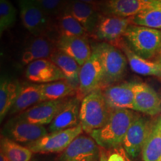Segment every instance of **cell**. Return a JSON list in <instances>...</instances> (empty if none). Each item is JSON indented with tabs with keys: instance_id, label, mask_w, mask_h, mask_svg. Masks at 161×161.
I'll return each instance as SVG.
<instances>
[{
	"instance_id": "1",
	"label": "cell",
	"mask_w": 161,
	"mask_h": 161,
	"mask_svg": "<svg viewBox=\"0 0 161 161\" xmlns=\"http://www.w3.org/2000/svg\"><path fill=\"white\" fill-rule=\"evenodd\" d=\"M137 116L129 109L113 110L106 123L90 135L104 149L118 148L122 146L127 132Z\"/></svg>"
},
{
	"instance_id": "2",
	"label": "cell",
	"mask_w": 161,
	"mask_h": 161,
	"mask_svg": "<svg viewBox=\"0 0 161 161\" xmlns=\"http://www.w3.org/2000/svg\"><path fill=\"white\" fill-rule=\"evenodd\" d=\"M123 40L128 48L141 58L150 60L160 55V30L130 24L125 33Z\"/></svg>"
},
{
	"instance_id": "3",
	"label": "cell",
	"mask_w": 161,
	"mask_h": 161,
	"mask_svg": "<svg viewBox=\"0 0 161 161\" xmlns=\"http://www.w3.org/2000/svg\"><path fill=\"white\" fill-rule=\"evenodd\" d=\"M100 55L103 69L101 89L105 88L119 82L125 75L128 60L119 48L111 44L102 42L92 46Z\"/></svg>"
},
{
	"instance_id": "4",
	"label": "cell",
	"mask_w": 161,
	"mask_h": 161,
	"mask_svg": "<svg viewBox=\"0 0 161 161\" xmlns=\"http://www.w3.org/2000/svg\"><path fill=\"white\" fill-rule=\"evenodd\" d=\"M111 111L102 89L94 90L86 96L81 100L80 108V124L84 131L90 134L102 128Z\"/></svg>"
},
{
	"instance_id": "5",
	"label": "cell",
	"mask_w": 161,
	"mask_h": 161,
	"mask_svg": "<svg viewBox=\"0 0 161 161\" xmlns=\"http://www.w3.org/2000/svg\"><path fill=\"white\" fill-rule=\"evenodd\" d=\"M18 4L24 27L35 37H50V33L55 29L52 17L38 7L33 0H18Z\"/></svg>"
},
{
	"instance_id": "6",
	"label": "cell",
	"mask_w": 161,
	"mask_h": 161,
	"mask_svg": "<svg viewBox=\"0 0 161 161\" xmlns=\"http://www.w3.org/2000/svg\"><path fill=\"white\" fill-rule=\"evenodd\" d=\"M84 131L81 125L66 130L48 133L43 137L27 145L33 153H54L64 152L75 139Z\"/></svg>"
},
{
	"instance_id": "7",
	"label": "cell",
	"mask_w": 161,
	"mask_h": 161,
	"mask_svg": "<svg viewBox=\"0 0 161 161\" xmlns=\"http://www.w3.org/2000/svg\"><path fill=\"white\" fill-rule=\"evenodd\" d=\"M92 50L91 56L80 66L79 84L75 95L80 100L94 90L101 89L103 79L100 55L95 48L92 47Z\"/></svg>"
},
{
	"instance_id": "8",
	"label": "cell",
	"mask_w": 161,
	"mask_h": 161,
	"mask_svg": "<svg viewBox=\"0 0 161 161\" xmlns=\"http://www.w3.org/2000/svg\"><path fill=\"white\" fill-rule=\"evenodd\" d=\"M154 123L155 122L140 115L132 122L122 143L123 148L130 158H137L142 153Z\"/></svg>"
},
{
	"instance_id": "9",
	"label": "cell",
	"mask_w": 161,
	"mask_h": 161,
	"mask_svg": "<svg viewBox=\"0 0 161 161\" xmlns=\"http://www.w3.org/2000/svg\"><path fill=\"white\" fill-rule=\"evenodd\" d=\"M48 134L43 125L30 123L16 117L6 122L3 128L2 136L17 142L29 145L35 142Z\"/></svg>"
},
{
	"instance_id": "10",
	"label": "cell",
	"mask_w": 161,
	"mask_h": 161,
	"mask_svg": "<svg viewBox=\"0 0 161 161\" xmlns=\"http://www.w3.org/2000/svg\"><path fill=\"white\" fill-rule=\"evenodd\" d=\"M130 24V17L101 14L93 37L116 46L123 39L125 33Z\"/></svg>"
},
{
	"instance_id": "11",
	"label": "cell",
	"mask_w": 161,
	"mask_h": 161,
	"mask_svg": "<svg viewBox=\"0 0 161 161\" xmlns=\"http://www.w3.org/2000/svg\"><path fill=\"white\" fill-rule=\"evenodd\" d=\"M98 146L91 136L80 134L64 151L59 161H99Z\"/></svg>"
},
{
	"instance_id": "12",
	"label": "cell",
	"mask_w": 161,
	"mask_h": 161,
	"mask_svg": "<svg viewBox=\"0 0 161 161\" xmlns=\"http://www.w3.org/2000/svg\"><path fill=\"white\" fill-rule=\"evenodd\" d=\"M161 0H105L100 6L104 14L129 18L158 5Z\"/></svg>"
},
{
	"instance_id": "13",
	"label": "cell",
	"mask_w": 161,
	"mask_h": 161,
	"mask_svg": "<svg viewBox=\"0 0 161 161\" xmlns=\"http://www.w3.org/2000/svg\"><path fill=\"white\" fill-rule=\"evenodd\" d=\"M67 98L55 101H44L17 114L15 117L30 123L44 126L51 123L65 104Z\"/></svg>"
},
{
	"instance_id": "14",
	"label": "cell",
	"mask_w": 161,
	"mask_h": 161,
	"mask_svg": "<svg viewBox=\"0 0 161 161\" xmlns=\"http://www.w3.org/2000/svg\"><path fill=\"white\" fill-rule=\"evenodd\" d=\"M134 110L151 116L158 115L161 112V98L150 85L142 82H136Z\"/></svg>"
},
{
	"instance_id": "15",
	"label": "cell",
	"mask_w": 161,
	"mask_h": 161,
	"mask_svg": "<svg viewBox=\"0 0 161 161\" xmlns=\"http://www.w3.org/2000/svg\"><path fill=\"white\" fill-rule=\"evenodd\" d=\"M25 76L31 83L43 84L66 79L60 69L49 59L35 60L27 65Z\"/></svg>"
},
{
	"instance_id": "16",
	"label": "cell",
	"mask_w": 161,
	"mask_h": 161,
	"mask_svg": "<svg viewBox=\"0 0 161 161\" xmlns=\"http://www.w3.org/2000/svg\"><path fill=\"white\" fill-rule=\"evenodd\" d=\"M136 82H123L108 86L103 90L107 104L113 110H134V86Z\"/></svg>"
},
{
	"instance_id": "17",
	"label": "cell",
	"mask_w": 161,
	"mask_h": 161,
	"mask_svg": "<svg viewBox=\"0 0 161 161\" xmlns=\"http://www.w3.org/2000/svg\"><path fill=\"white\" fill-rule=\"evenodd\" d=\"M85 29L89 35L93 36L100 17V8L79 0H69L66 10Z\"/></svg>"
},
{
	"instance_id": "18",
	"label": "cell",
	"mask_w": 161,
	"mask_h": 161,
	"mask_svg": "<svg viewBox=\"0 0 161 161\" xmlns=\"http://www.w3.org/2000/svg\"><path fill=\"white\" fill-rule=\"evenodd\" d=\"M57 49L56 40L48 36H34L24 48L21 62L24 65H29L35 60L49 59Z\"/></svg>"
},
{
	"instance_id": "19",
	"label": "cell",
	"mask_w": 161,
	"mask_h": 161,
	"mask_svg": "<svg viewBox=\"0 0 161 161\" xmlns=\"http://www.w3.org/2000/svg\"><path fill=\"white\" fill-rule=\"evenodd\" d=\"M58 49L75 59L81 66L92 55V47L87 37L76 36H58L56 39Z\"/></svg>"
},
{
	"instance_id": "20",
	"label": "cell",
	"mask_w": 161,
	"mask_h": 161,
	"mask_svg": "<svg viewBox=\"0 0 161 161\" xmlns=\"http://www.w3.org/2000/svg\"><path fill=\"white\" fill-rule=\"evenodd\" d=\"M80 102L81 100L76 96L67 99L61 110L49 124V131L66 130L80 125Z\"/></svg>"
},
{
	"instance_id": "21",
	"label": "cell",
	"mask_w": 161,
	"mask_h": 161,
	"mask_svg": "<svg viewBox=\"0 0 161 161\" xmlns=\"http://www.w3.org/2000/svg\"><path fill=\"white\" fill-rule=\"evenodd\" d=\"M125 55L133 72L142 75L155 76L161 78V65L157 61L145 59L131 51L122 39L116 46Z\"/></svg>"
},
{
	"instance_id": "22",
	"label": "cell",
	"mask_w": 161,
	"mask_h": 161,
	"mask_svg": "<svg viewBox=\"0 0 161 161\" xmlns=\"http://www.w3.org/2000/svg\"><path fill=\"white\" fill-rule=\"evenodd\" d=\"M42 102H43V98L41 84L24 83L21 84L19 92L9 114H19Z\"/></svg>"
},
{
	"instance_id": "23",
	"label": "cell",
	"mask_w": 161,
	"mask_h": 161,
	"mask_svg": "<svg viewBox=\"0 0 161 161\" xmlns=\"http://www.w3.org/2000/svg\"><path fill=\"white\" fill-rule=\"evenodd\" d=\"M60 69L66 80L71 84L76 90L79 84V73L80 66L75 59L59 49H57L49 58Z\"/></svg>"
},
{
	"instance_id": "24",
	"label": "cell",
	"mask_w": 161,
	"mask_h": 161,
	"mask_svg": "<svg viewBox=\"0 0 161 161\" xmlns=\"http://www.w3.org/2000/svg\"><path fill=\"white\" fill-rule=\"evenodd\" d=\"M21 84L17 79L2 77L0 82V121L9 114L19 93Z\"/></svg>"
},
{
	"instance_id": "25",
	"label": "cell",
	"mask_w": 161,
	"mask_h": 161,
	"mask_svg": "<svg viewBox=\"0 0 161 161\" xmlns=\"http://www.w3.org/2000/svg\"><path fill=\"white\" fill-rule=\"evenodd\" d=\"M55 29L58 36H76L87 37L89 35L85 29L69 12L64 11L55 17Z\"/></svg>"
},
{
	"instance_id": "26",
	"label": "cell",
	"mask_w": 161,
	"mask_h": 161,
	"mask_svg": "<svg viewBox=\"0 0 161 161\" xmlns=\"http://www.w3.org/2000/svg\"><path fill=\"white\" fill-rule=\"evenodd\" d=\"M44 101H55L76 95L77 90L66 79L41 84Z\"/></svg>"
},
{
	"instance_id": "27",
	"label": "cell",
	"mask_w": 161,
	"mask_h": 161,
	"mask_svg": "<svg viewBox=\"0 0 161 161\" xmlns=\"http://www.w3.org/2000/svg\"><path fill=\"white\" fill-rule=\"evenodd\" d=\"M143 161H161V117L154 128L142 151Z\"/></svg>"
},
{
	"instance_id": "28",
	"label": "cell",
	"mask_w": 161,
	"mask_h": 161,
	"mask_svg": "<svg viewBox=\"0 0 161 161\" xmlns=\"http://www.w3.org/2000/svg\"><path fill=\"white\" fill-rule=\"evenodd\" d=\"M1 152L10 161H30L33 152L27 147L2 136Z\"/></svg>"
},
{
	"instance_id": "29",
	"label": "cell",
	"mask_w": 161,
	"mask_h": 161,
	"mask_svg": "<svg viewBox=\"0 0 161 161\" xmlns=\"http://www.w3.org/2000/svg\"><path fill=\"white\" fill-rule=\"evenodd\" d=\"M133 25L145 26L154 29H161V2L154 7L130 17Z\"/></svg>"
},
{
	"instance_id": "30",
	"label": "cell",
	"mask_w": 161,
	"mask_h": 161,
	"mask_svg": "<svg viewBox=\"0 0 161 161\" xmlns=\"http://www.w3.org/2000/svg\"><path fill=\"white\" fill-rule=\"evenodd\" d=\"M17 19V9L9 0H0V33L14 25Z\"/></svg>"
},
{
	"instance_id": "31",
	"label": "cell",
	"mask_w": 161,
	"mask_h": 161,
	"mask_svg": "<svg viewBox=\"0 0 161 161\" xmlns=\"http://www.w3.org/2000/svg\"><path fill=\"white\" fill-rule=\"evenodd\" d=\"M69 0H33V2L50 17H58L66 10Z\"/></svg>"
},
{
	"instance_id": "32",
	"label": "cell",
	"mask_w": 161,
	"mask_h": 161,
	"mask_svg": "<svg viewBox=\"0 0 161 161\" xmlns=\"http://www.w3.org/2000/svg\"><path fill=\"white\" fill-rule=\"evenodd\" d=\"M125 149H119L111 153L108 157V161H130Z\"/></svg>"
},
{
	"instance_id": "33",
	"label": "cell",
	"mask_w": 161,
	"mask_h": 161,
	"mask_svg": "<svg viewBox=\"0 0 161 161\" xmlns=\"http://www.w3.org/2000/svg\"><path fill=\"white\" fill-rule=\"evenodd\" d=\"M79 1L84 2V3H86L88 4H91V5L98 6V7L100 8L101 5H102L105 0H79Z\"/></svg>"
},
{
	"instance_id": "34",
	"label": "cell",
	"mask_w": 161,
	"mask_h": 161,
	"mask_svg": "<svg viewBox=\"0 0 161 161\" xmlns=\"http://www.w3.org/2000/svg\"><path fill=\"white\" fill-rule=\"evenodd\" d=\"M99 161H108V155L103 149L101 151Z\"/></svg>"
},
{
	"instance_id": "35",
	"label": "cell",
	"mask_w": 161,
	"mask_h": 161,
	"mask_svg": "<svg viewBox=\"0 0 161 161\" xmlns=\"http://www.w3.org/2000/svg\"><path fill=\"white\" fill-rule=\"evenodd\" d=\"M0 161H10L3 152H0Z\"/></svg>"
},
{
	"instance_id": "36",
	"label": "cell",
	"mask_w": 161,
	"mask_h": 161,
	"mask_svg": "<svg viewBox=\"0 0 161 161\" xmlns=\"http://www.w3.org/2000/svg\"><path fill=\"white\" fill-rule=\"evenodd\" d=\"M155 61H157L158 64H160L161 65V54L159 56H158V58H157Z\"/></svg>"
},
{
	"instance_id": "37",
	"label": "cell",
	"mask_w": 161,
	"mask_h": 161,
	"mask_svg": "<svg viewBox=\"0 0 161 161\" xmlns=\"http://www.w3.org/2000/svg\"><path fill=\"white\" fill-rule=\"evenodd\" d=\"M160 31H161V30H160ZM160 54H161V51H160Z\"/></svg>"
},
{
	"instance_id": "38",
	"label": "cell",
	"mask_w": 161,
	"mask_h": 161,
	"mask_svg": "<svg viewBox=\"0 0 161 161\" xmlns=\"http://www.w3.org/2000/svg\"><path fill=\"white\" fill-rule=\"evenodd\" d=\"M160 117H161V116H160Z\"/></svg>"
},
{
	"instance_id": "39",
	"label": "cell",
	"mask_w": 161,
	"mask_h": 161,
	"mask_svg": "<svg viewBox=\"0 0 161 161\" xmlns=\"http://www.w3.org/2000/svg\"><path fill=\"white\" fill-rule=\"evenodd\" d=\"M130 161H131V160H130Z\"/></svg>"
}]
</instances>
